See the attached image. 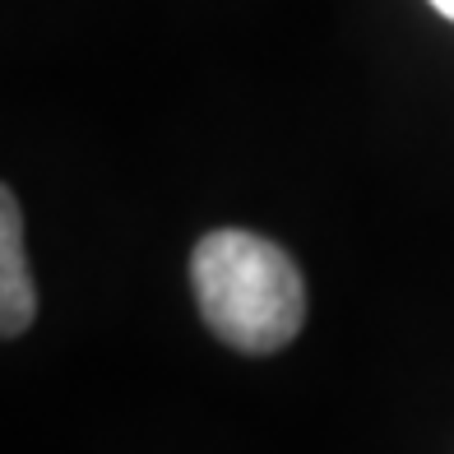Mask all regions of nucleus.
<instances>
[{"instance_id": "nucleus-1", "label": "nucleus", "mask_w": 454, "mask_h": 454, "mask_svg": "<svg viewBox=\"0 0 454 454\" xmlns=\"http://www.w3.org/2000/svg\"><path fill=\"white\" fill-rule=\"evenodd\" d=\"M200 316L237 353H278L306 325V278L278 241L218 227L191 255Z\"/></svg>"}, {"instance_id": "nucleus-2", "label": "nucleus", "mask_w": 454, "mask_h": 454, "mask_svg": "<svg viewBox=\"0 0 454 454\" xmlns=\"http://www.w3.org/2000/svg\"><path fill=\"white\" fill-rule=\"evenodd\" d=\"M37 316V287L24 251V214L10 185H0V339H19Z\"/></svg>"}, {"instance_id": "nucleus-3", "label": "nucleus", "mask_w": 454, "mask_h": 454, "mask_svg": "<svg viewBox=\"0 0 454 454\" xmlns=\"http://www.w3.org/2000/svg\"><path fill=\"white\" fill-rule=\"evenodd\" d=\"M431 5H436V10L445 14V19H454V0H431Z\"/></svg>"}]
</instances>
